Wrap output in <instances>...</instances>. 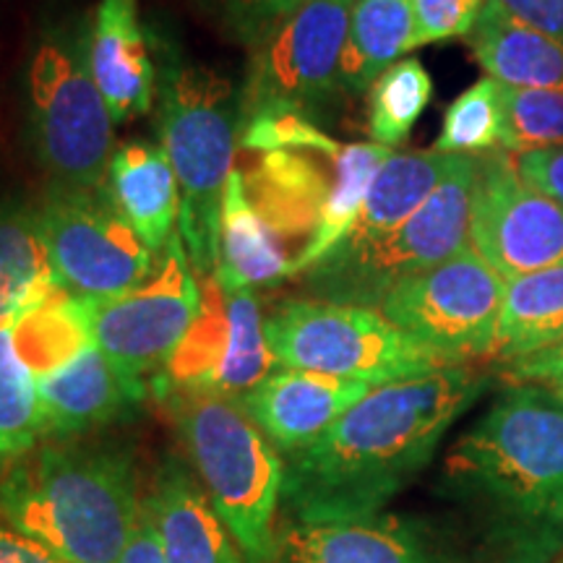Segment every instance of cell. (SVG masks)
I'll return each instance as SVG.
<instances>
[{
  "label": "cell",
  "mask_w": 563,
  "mask_h": 563,
  "mask_svg": "<svg viewBox=\"0 0 563 563\" xmlns=\"http://www.w3.org/2000/svg\"><path fill=\"white\" fill-rule=\"evenodd\" d=\"M87 58L112 123H129L152 110L157 66L136 0L97 3L95 19L87 26Z\"/></svg>",
  "instance_id": "obj_19"
},
{
  "label": "cell",
  "mask_w": 563,
  "mask_h": 563,
  "mask_svg": "<svg viewBox=\"0 0 563 563\" xmlns=\"http://www.w3.org/2000/svg\"><path fill=\"white\" fill-rule=\"evenodd\" d=\"M24 121L53 186L100 191L115 152L108 104L87 58V26L58 24L34 42L24 70Z\"/></svg>",
  "instance_id": "obj_6"
},
{
  "label": "cell",
  "mask_w": 563,
  "mask_h": 563,
  "mask_svg": "<svg viewBox=\"0 0 563 563\" xmlns=\"http://www.w3.org/2000/svg\"><path fill=\"white\" fill-rule=\"evenodd\" d=\"M24 316L0 323V481L45 441L37 378L19 342Z\"/></svg>",
  "instance_id": "obj_27"
},
{
  "label": "cell",
  "mask_w": 563,
  "mask_h": 563,
  "mask_svg": "<svg viewBox=\"0 0 563 563\" xmlns=\"http://www.w3.org/2000/svg\"><path fill=\"white\" fill-rule=\"evenodd\" d=\"M272 563H483L470 559L431 527L368 514L357 519H290L279 522Z\"/></svg>",
  "instance_id": "obj_15"
},
{
  "label": "cell",
  "mask_w": 563,
  "mask_h": 563,
  "mask_svg": "<svg viewBox=\"0 0 563 563\" xmlns=\"http://www.w3.org/2000/svg\"><path fill=\"white\" fill-rule=\"evenodd\" d=\"M504 152L522 157L563 146V91L514 89L501 84Z\"/></svg>",
  "instance_id": "obj_30"
},
{
  "label": "cell",
  "mask_w": 563,
  "mask_h": 563,
  "mask_svg": "<svg viewBox=\"0 0 563 563\" xmlns=\"http://www.w3.org/2000/svg\"><path fill=\"white\" fill-rule=\"evenodd\" d=\"M418 47L467 37L488 0H410Z\"/></svg>",
  "instance_id": "obj_32"
},
{
  "label": "cell",
  "mask_w": 563,
  "mask_h": 563,
  "mask_svg": "<svg viewBox=\"0 0 563 563\" xmlns=\"http://www.w3.org/2000/svg\"><path fill=\"white\" fill-rule=\"evenodd\" d=\"M418 51V26L410 0H352L340 81L344 91L361 95L373 81Z\"/></svg>",
  "instance_id": "obj_25"
},
{
  "label": "cell",
  "mask_w": 563,
  "mask_h": 563,
  "mask_svg": "<svg viewBox=\"0 0 563 563\" xmlns=\"http://www.w3.org/2000/svg\"><path fill=\"white\" fill-rule=\"evenodd\" d=\"M45 441H74L123 420L141 407L152 384L118 368L95 342L34 373Z\"/></svg>",
  "instance_id": "obj_16"
},
{
  "label": "cell",
  "mask_w": 563,
  "mask_h": 563,
  "mask_svg": "<svg viewBox=\"0 0 563 563\" xmlns=\"http://www.w3.org/2000/svg\"><path fill=\"white\" fill-rule=\"evenodd\" d=\"M0 563H68L51 548L40 545L37 540L26 538L24 532L13 530L11 525L0 522Z\"/></svg>",
  "instance_id": "obj_36"
},
{
  "label": "cell",
  "mask_w": 563,
  "mask_h": 563,
  "mask_svg": "<svg viewBox=\"0 0 563 563\" xmlns=\"http://www.w3.org/2000/svg\"><path fill=\"white\" fill-rule=\"evenodd\" d=\"M441 477L483 563L561 559L563 399L548 384H509L454 443Z\"/></svg>",
  "instance_id": "obj_2"
},
{
  "label": "cell",
  "mask_w": 563,
  "mask_h": 563,
  "mask_svg": "<svg viewBox=\"0 0 563 563\" xmlns=\"http://www.w3.org/2000/svg\"><path fill=\"white\" fill-rule=\"evenodd\" d=\"M118 563H165L157 543V534H154V527L150 519H146L144 509H141L136 530H133L129 545H125V551Z\"/></svg>",
  "instance_id": "obj_37"
},
{
  "label": "cell",
  "mask_w": 563,
  "mask_h": 563,
  "mask_svg": "<svg viewBox=\"0 0 563 563\" xmlns=\"http://www.w3.org/2000/svg\"><path fill=\"white\" fill-rule=\"evenodd\" d=\"M141 509L154 527L165 563H245L241 545L188 464L173 456L162 462Z\"/></svg>",
  "instance_id": "obj_18"
},
{
  "label": "cell",
  "mask_w": 563,
  "mask_h": 563,
  "mask_svg": "<svg viewBox=\"0 0 563 563\" xmlns=\"http://www.w3.org/2000/svg\"><path fill=\"white\" fill-rule=\"evenodd\" d=\"M302 3L306 0H203L222 30L249 47Z\"/></svg>",
  "instance_id": "obj_31"
},
{
  "label": "cell",
  "mask_w": 563,
  "mask_h": 563,
  "mask_svg": "<svg viewBox=\"0 0 563 563\" xmlns=\"http://www.w3.org/2000/svg\"><path fill=\"white\" fill-rule=\"evenodd\" d=\"M141 517L131 452L47 441L0 481V522L68 563H118Z\"/></svg>",
  "instance_id": "obj_3"
},
{
  "label": "cell",
  "mask_w": 563,
  "mask_h": 563,
  "mask_svg": "<svg viewBox=\"0 0 563 563\" xmlns=\"http://www.w3.org/2000/svg\"><path fill=\"white\" fill-rule=\"evenodd\" d=\"M371 389L373 386L368 384L347 382V378L277 368L249 394H243L241 405L258 431L287 460L300 449L311 446Z\"/></svg>",
  "instance_id": "obj_17"
},
{
  "label": "cell",
  "mask_w": 563,
  "mask_h": 563,
  "mask_svg": "<svg viewBox=\"0 0 563 563\" xmlns=\"http://www.w3.org/2000/svg\"><path fill=\"white\" fill-rule=\"evenodd\" d=\"M561 563H563V553H561Z\"/></svg>",
  "instance_id": "obj_39"
},
{
  "label": "cell",
  "mask_w": 563,
  "mask_h": 563,
  "mask_svg": "<svg viewBox=\"0 0 563 563\" xmlns=\"http://www.w3.org/2000/svg\"><path fill=\"white\" fill-rule=\"evenodd\" d=\"M498 3L534 30L563 42V0H498Z\"/></svg>",
  "instance_id": "obj_35"
},
{
  "label": "cell",
  "mask_w": 563,
  "mask_h": 563,
  "mask_svg": "<svg viewBox=\"0 0 563 563\" xmlns=\"http://www.w3.org/2000/svg\"><path fill=\"white\" fill-rule=\"evenodd\" d=\"M47 258L60 292L110 298L144 285L157 256L100 191L53 186L37 207Z\"/></svg>",
  "instance_id": "obj_12"
},
{
  "label": "cell",
  "mask_w": 563,
  "mask_h": 563,
  "mask_svg": "<svg viewBox=\"0 0 563 563\" xmlns=\"http://www.w3.org/2000/svg\"><path fill=\"white\" fill-rule=\"evenodd\" d=\"M504 133V100L501 84L490 76L464 89L443 112V125L435 139V152L441 154H477L501 146Z\"/></svg>",
  "instance_id": "obj_29"
},
{
  "label": "cell",
  "mask_w": 563,
  "mask_h": 563,
  "mask_svg": "<svg viewBox=\"0 0 563 563\" xmlns=\"http://www.w3.org/2000/svg\"><path fill=\"white\" fill-rule=\"evenodd\" d=\"M504 298L506 279L467 245L399 282L378 311L446 363L470 365L496 352Z\"/></svg>",
  "instance_id": "obj_11"
},
{
  "label": "cell",
  "mask_w": 563,
  "mask_h": 563,
  "mask_svg": "<svg viewBox=\"0 0 563 563\" xmlns=\"http://www.w3.org/2000/svg\"><path fill=\"white\" fill-rule=\"evenodd\" d=\"M104 194L146 249L159 256L180 222V186L165 150L146 141L115 146Z\"/></svg>",
  "instance_id": "obj_21"
},
{
  "label": "cell",
  "mask_w": 563,
  "mask_h": 563,
  "mask_svg": "<svg viewBox=\"0 0 563 563\" xmlns=\"http://www.w3.org/2000/svg\"><path fill=\"white\" fill-rule=\"evenodd\" d=\"M60 295L40 211L30 203L0 199V323L32 313Z\"/></svg>",
  "instance_id": "obj_24"
},
{
  "label": "cell",
  "mask_w": 563,
  "mask_h": 563,
  "mask_svg": "<svg viewBox=\"0 0 563 563\" xmlns=\"http://www.w3.org/2000/svg\"><path fill=\"white\" fill-rule=\"evenodd\" d=\"M454 159L456 154H441L435 150L391 154L373 178L357 220L336 249H365L391 235L433 194L443 175L452 170Z\"/></svg>",
  "instance_id": "obj_23"
},
{
  "label": "cell",
  "mask_w": 563,
  "mask_h": 563,
  "mask_svg": "<svg viewBox=\"0 0 563 563\" xmlns=\"http://www.w3.org/2000/svg\"><path fill=\"white\" fill-rule=\"evenodd\" d=\"M477 63L504 87L563 91V42L488 0L467 34Z\"/></svg>",
  "instance_id": "obj_22"
},
{
  "label": "cell",
  "mask_w": 563,
  "mask_h": 563,
  "mask_svg": "<svg viewBox=\"0 0 563 563\" xmlns=\"http://www.w3.org/2000/svg\"><path fill=\"white\" fill-rule=\"evenodd\" d=\"M517 159V170L527 183L563 203V146L522 154Z\"/></svg>",
  "instance_id": "obj_33"
},
{
  "label": "cell",
  "mask_w": 563,
  "mask_h": 563,
  "mask_svg": "<svg viewBox=\"0 0 563 563\" xmlns=\"http://www.w3.org/2000/svg\"><path fill=\"white\" fill-rule=\"evenodd\" d=\"M89 340L131 376L157 378L201 311V282L180 232L157 256L144 285L110 298H70Z\"/></svg>",
  "instance_id": "obj_10"
},
{
  "label": "cell",
  "mask_w": 563,
  "mask_h": 563,
  "mask_svg": "<svg viewBox=\"0 0 563 563\" xmlns=\"http://www.w3.org/2000/svg\"><path fill=\"white\" fill-rule=\"evenodd\" d=\"M488 386L470 365L371 389L311 446L285 460L290 519H357L384 511L433 460L449 428Z\"/></svg>",
  "instance_id": "obj_1"
},
{
  "label": "cell",
  "mask_w": 563,
  "mask_h": 563,
  "mask_svg": "<svg viewBox=\"0 0 563 563\" xmlns=\"http://www.w3.org/2000/svg\"><path fill=\"white\" fill-rule=\"evenodd\" d=\"M548 386H551V389L563 399V382H555V384H548Z\"/></svg>",
  "instance_id": "obj_38"
},
{
  "label": "cell",
  "mask_w": 563,
  "mask_h": 563,
  "mask_svg": "<svg viewBox=\"0 0 563 563\" xmlns=\"http://www.w3.org/2000/svg\"><path fill=\"white\" fill-rule=\"evenodd\" d=\"M477 157L456 154L452 170L391 235L365 249L329 251L300 274L308 298L382 308L399 282L446 262L470 245Z\"/></svg>",
  "instance_id": "obj_7"
},
{
  "label": "cell",
  "mask_w": 563,
  "mask_h": 563,
  "mask_svg": "<svg viewBox=\"0 0 563 563\" xmlns=\"http://www.w3.org/2000/svg\"><path fill=\"white\" fill-rule=\"evenodd\" d=\"M154 102L159 146L180 186L178 232L196 277L207 279L217 269L222 196L243 139L241 91L217 70L162 47Z\"/></svg>",
  "instance_id": "obj_4"
},
{
  "label": "cell",
  "mask_w": 563,
  "mask_h": 563,
  "mask_svg": "<svg viewBox=\"0 0 563 563\" xmlns=\"http://www.w3.org/2000/svg\"><path fill=\"white\" fill-rule=\"evenodd\" d=\"M352 0H306L251 45L241 87L243 129L272 115L316 123L340 95Z\"/></svg>",
  "instance_id": "obj_9"
},
{
  "label": "cell",
  "mask_w": 563,
  "mask_h": 563,
  "mask_svg": "<svg viewBox=\"0 0 563 563\" xmlns=\"http://www.w3.org/2000/svg\"><path fill=\"white\" fill-rule=\"evenodd\" d=\"M191 470L241 545L245 563H272L285 456L258 431L238 397L162 389Z\"/></svg>",
  "instance_id": "obj_5"
},
{
  "label": "cell",
  "mask_w": 563,
  "mask_h": 563,
  "mask_svg": "<svg viewBox=\"0 0 563 563\" xmlns=\"http://www.w3.org/2000/svg\"><path fill=\"white\" fill-rule=\"evenodd\" d=\"M563 342V264L506 279L493 357L514 363Z\"/></svg>",
  "instance_id": "obj_26"
},
{
  "label": "cell",
  "mask_w": 563,
  "mask_h": 563,
  "mask_svg": "<svg viewBox=\"0 0 563 563\" xmlns=\"http://www.w3.org/2000/svg\"><path fill=\"white\" fill-rule=\"evenodd\" d=\"M199 282V319L152 384L157 391L199 389L241 399L279 368L262 300L249 287H224L214 277Z\"/></svg>",
  "instance_id": "obj_13"
},
{
  "label": "cell",
  "mask_w": 563,
  "mask_h": 563,
  "mask_svg": "<svg viewBox=\"0 0 563 563\" xmlns=\"http://www.w3.org/2000/svg\"><path fill=\"white\" fill-rule=\"evenodd\" d=\"M298 274V258L290 243L251 199L241 167L230 173L222 196L217 269L211 277L224 287H269Z\"/></svg>",
  "instance_id": "obj_20"
},
{
  "label": "cell",
  "mask_w": 563,
  "mask_h": 563,
  "mask_svg": "<svg viewBox=\"0 0 563 563\" xmlns=\"http://www.w3.org/2000/svg\"><path fill=\"white\" fill-rule=\"evenodd\" d=\"M433 100V79L418 58L386 68L368 89V136L386 150L405 144Z\"/></svg>",
  "instance_id": "obj_28"
},
{
  "label": "cell",
  "mask_w": 563,
  "mask_h": 563,
  "mask_svg": "<svg viewBox=\"0 0 563 563\" xmlns=\"http://www.w3.org/2000/svg\"><path fill=\"white\" fill-rule=\"evenodd\" d=\"M509 384H555L563 382V342L504 365Z\"/></svg>",
  "instance_id": "obj_34"
},
{
  "label": "cell",
  "mask_w": 563,
  "mask_h": 563,
  "mask_svg": "<svg viewBox=\"0 0 563 563\" xmlns=\"http://www.w3.org/2000/svg\"><path fill=\"white\" fill-rule=\"evenodd\" d=\"M266 336L279 368L347 378L373 389L452 365L376 308L313 298L279 302L266 313Z\"/></svg>",
  "instance_id": "obj_8"
},
{
  "label": "cell",
  "mask_w": 563,
  "mask_h": 563,
  "mask_svg": "<svg viewBox=\"0 0 563 563\" xmlns=\"http://www.w3.org/2000/svg\"><path fill=\"white\" fill-rule=\"evenodd\" d=\"M470 249L504 279L563 264V203L527 183L504 150L477 154Z\"/></svg>",
  "instance_id": "obj_14"
}]
</instances>
